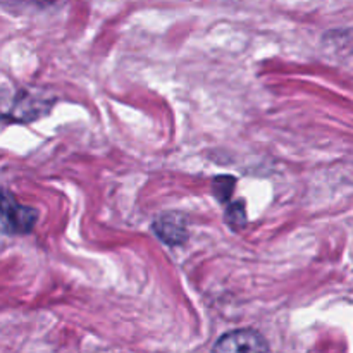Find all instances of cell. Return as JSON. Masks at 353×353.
Segmentation results:
<instances>
[{"label": "cell", "instance_id": "obj_1", "mask_svg": "<svg viewBox=\"0 0 353 353\" xmlns=\"http://www.w3.org/2000/svg\"><path fill=\"white\" fill-rule=\"evenodd\" d=\"M38 212L33 207L21 205L7 190H0V221L10 234H28L37 224Z\"/></svg>", "mask_w": 353, "mask_h": 353}, {"label": "cell", "instance_id": "obj_2", "mask_svg": "<svg viewBox=\"0 0 353 353\" xmlns=\"http://www.w3.org/2000/svg\"><path fill=\"white\" fill-rule=\"evenodd\" d=\"M212 353H271L268 341L254 330H236L223 334Z\"/></svg>", "mask_w": 353, "mask_h": 353}, {"label": "cell", "instance_id": "obj_3", "mask_svg": "<svg viewBox=\"0 0 353 353\" xmlns=\"http://www.w3.org/2000/svg\"><path fill=\"white\" fill-rule=\"evenodd\" d=\"M154 233L161 238L165 245H183L188 240V230H186V221L181 214L178 212H165L161 214L154 221Z\"/></svg>", "mask_w": 353, "mask_h": 353}, {"label": "cell", "instance_id": "obj_4", "mask_svg": "<svg viewBox=\"0 0 353 353\" xmlns=\"http://www.w3.org/2000/svg\"><path fill=\"white\" fill-rule=\"evenodd\" d=\"M236 186V179L234 176H217L214 178L212 183V190H214V195L219 202L228 203L230 202L231 195H233V190Z\"/></svg>", "mask_w": 353, "mask_h": 353}, {"label": "cell", "instance_id": "obj_5", "mask_svg": "<svg viewBox=\"0 0 353 353\" xmlns=\"http://www.w3.org/2000/svg\"><path fill=\"white\" fill-rule=\"evenodd\" d=\"M226 223L230 224L233 230H241V228L247 226V210H245L243 202H234L228 205Z\"/></svg>", "mask_w": 353, "mask_h": 353}]
</instances>
